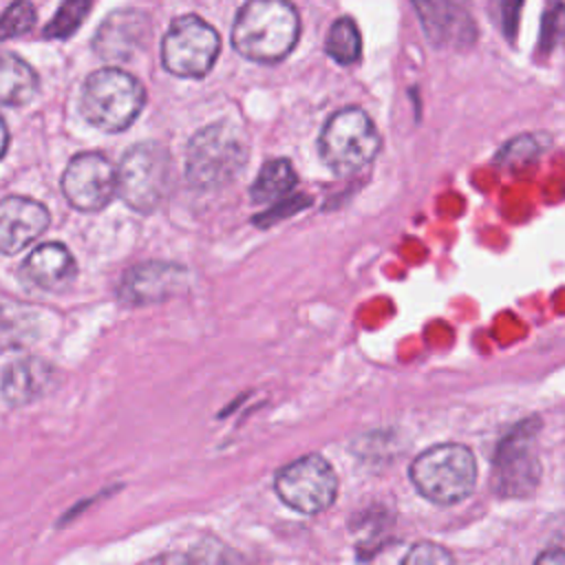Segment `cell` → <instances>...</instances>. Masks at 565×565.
Returning <instances> with one entry per match:
<instances>
[{
    "mask_svg": "<svg viewBox=\"0 0 565 565\" xmlns=\"http://www.w3.org/2000/svg\"><path fill=\"white\" fill-rule=\"evenodd\" d=\"M411 481L433 503L452 505L463 501L477 483V461L461 444H439L415 457Z\"/></svg>",
    "mask_w": 565,
    "mask_h": 565,
    "instance_id": "277c9868",
    "label": "cell"
},
{
    "mask_svg": "<svg viewBox=\"0 0 565 565\" xmlns=\"http://www.w3.org/2000/svg\"><path fill=\"white\" fill-rule=\"evenodd\" d=\"M188 280L185 267L177 263H139L119 282V300L126 305H150L174 296Z\"/></svg>",
    "mask_w": 565,
    "mask_h": 565,
    "instance_id": "30bf717a",
    "label": "cell"
},
{
    "mask_svg": "<svg viewBox=\"0 0 565 565\" xmlns=\"http://www.w3.org/2000/svg\"><path fill=\"white\" fill-rule=\"evenodd\" d=\"M550 146V137L534 132V135H521L516 139H512L501 152H499V163L510 166V168H519L525 166L534 159L541 157V152Z\"/></svg>",
    "mask_w": 565,
    "mask_h": 565,
    "instance_id": "ffe728a7",
    "label": "cell"
},
{
    "mask_svg": "<svg viewBox=\"0 0 565 565\" xmlns=\"http://www.w3.org/2000/svg\"><path fill=\"white\" fill-rule=\"evenodd\" d=\"M49 225L42 203L26 196H4L0 203V249L15 254L33 243Z\"/></svg>",
    "mask_w": 565,
    "mask_h": 565,
    "instance_id": "4fadbf2b",
    "label": "cell"
},
{
    "mask_svg": "<svg viewBox=\"0 0 565 565\" xmlns=\"http://www.w3.org/2000/svg\"><path fill=\"white\" fill-rule=\"evenodd\" d=\"M33 22H35V7L31 2H13L2 15V24H0L2 38L9 40L15 35H22L33 26Z\"/></svg>",
    "mask_w": 565,
    "mask_h": 565,
    "instance_id": "7402d4cb",
    "label": "cell"
},
{
    "mask_svg": "<svg viewBox=\"0 0 565 565\" xmlns=\"http://www.w3.org/2000/svg\"><path fill=\"white\" fill-rule=\"evenodd\" d=\"M296 185V172L287 159H269L258 170L256 181L252 183V199L256 203H271L289 194Z\"/></svg>",
    "mask_w": 565,
    "mask_h": 565,
    "instance_id": "ac0fdd59",
    "label": "cell"
},
{
    "mask_svg": "<svg viewBox=\"0 0 565 565\" xmlns=\"http://www.w3.org/2000/svg\"><path fill=\"white\" fill-rule=\"evenodd\" d=\"M119 190L128 207L141 214L154 212L172 185V159L170 152L157 141H141L130 146L117 168Z\"/></svg>",
    "mask_w": 565,
    "mask_h": 565,
    "instance_id": "5b68a950",
    "label": "cell"
},
{
    "mask_svg": "<svg viewBox=\"0 0 565 565\" xmlns=\"http://www.w3.org/2000/svg\"><path fill=\"white\" fill-rule=\"evenodd\" d=\"M90 11V2L84 0H71L64 2L55 18L44 26V38H68L84 20V15Z\"/></svg>",
    "mask_w": 565,
    "mask_h": 565,
    "instance_id": "44dd1931",
    "label": "cell"
},
{
    "mask_svg": "<svg viewBox=\"0 0 565 565\" xmlns=\"http://www.w3.org/2000/svg\"><path fill=\"white\" fill-rule=\"evenodd\" d=\"M146 90L141 82L121 68H99L84 82L79 110L84 119L106 132H119L141 113Z\"/></svg>",
    "mask_w": 565,
    "mask_h": 565,
    "instance_id": "3957f363",
    "label": "cell"
},
{
    "mask_svg": "<svg viewBox=\"0 0 565 565\" xmlns=\"http://www.w3.org/2000/svg\"><path fill=\"white\" fill-rule=\"evenodd\" d=\"M300 20L282 0H254L238 9L232 26L234 49L252 62H278L296 44Z\"/></svg>",
    "mask_w": 565,
    "mask_h": 565,
    "instance_id": "6da1fadb",
    "label": "cell"
},
{
    "mask_svg": "<svg viewBox=\"0 0 565 565\" xmlns=\"http://www.w3.org/2000/svg\"><path fill=\"white\" fill-rule=\"evenodd\" d=\"M534 565H565V550H558V547L545 550V552L536 558Z\"/></svg>",
    "mask_w": 565,
    "mask_h": 565,
    "instance_id": "d4e9b609",
    "label": "cell"
},
{
    "mask_svg": "<svg viewBox=\"0 0 565 565\" xmlns=\"http://www.w3.org/2000/svg\"><path fill=\"white\" fill-rule=\"evenodd\" d=\"M428 40L437 46H466L475 40V24L463 7L452 2H415Z\"/></svg>",
    "mask_w": 565,
    "mask_h": 565,
    "instance_id": "9a60e30c",
    "label": "cell"
},
{
    "mask_svg": "<svg viewBox=\"0 0 565 565\" xmlns=\"http://www.w3.org/2000/svg\"><path fill=\"white\" fill-rule=\"evenodd\" d=\"M55 384V369L40 358H20L2 371V397L7 404L24 406L46 395Z\"/></svg>",
    "mask_w": 565,
    "mask_h": 565,
    "instance_id": "2e32d148",
    "label": "cell"
},
{
    "mask_svg": "<svg viewBox=\"0 0 565 565\" xmlns=\"http://www.w3.org/2000/svg\"><path fill=\"white\" fill-rule=\"evenodd\" d=\"M324 49L329 57L335 60L338 64H353L360 57V49H362L358 24L347 15L338 18L329 29Z\"/></svg>",
    "mask_w": 565,
    "mask_h": 565,
    "instance_id": "d6986e66",
    "label": "cell"
},
{
    "mask_svg": "<svg viewBox=\"0 0 565 565\" xmlns=\"http://www.w3.org/2000/svg\"><path fill=\"white\" fill-rule=\"evenodd\" d=\"M218 565H249V563H247V558H245L243 554H238V552H225V554L221 556Z\"/></svg>",
    "mask_w": 565,
    "mask_h": 565,
    "instance_id": "4316f807",
    "label": "cell"
},
{
    "mask_svg": "<svg viewBox=\"0 0 565 565\" xmlns=\"http://www.w3.org/2000/svg\"><path fill=\"white\" fill-rule=\"evenodd\" d=\"M221 51L218 33L199 15L172 20L161 42V62L177 77H203Z\"/></svg>",
    "mask_w": 565,
    "mask_h": 565,
    "instance_id": "52a82bcc",
    "label": "cell"
},
{
    "mask_svg": "<svg viewBox=\"0 0 565 565\" xmlns=\"http://www.w3.org/2000/svg\"><path fill=\"white\" fill-rule=\"evenodd\" d=\"M318 148L322 161L335 174L351 177L375 159L380 135L362 108L349 106L329 117L320 132Z\"/></svg>",
    "mask_w": 565,
    "mask_h": 565,
    "instance_id": "8992f818",
    "label": "cell"
},
{
    "mask_svg": "<svg viewBox=\"0 0 565 565\" xmlns=\"http://www.w3.org/2000/svg\"><path fill=\"white\" fill-rule=\"evenodd\" d=\"M75 274V258L62 243H42L22 263V276L44 291L68 289Z\"/></svg>",
    "mask_w": 565,
    "mask_h": 565,
    "instance_id": "5bb4252c",
    "label": "cell"
},
{
    "mask_svg": "<svg viewBox=\"0 0 565 565\" xmlns=\"http://www.w3.org/2000/svg\"><path fill=\"white\" fill-rule=\"evenodd\" d=\"M38 90V75L13 53H4L0 62V102L4 106H22Z\"/></svg>",
    "mask_w": 565,
    "mask_h": 565,
    "instance_id": "e0dca14e",
    "label": "cell"
},
{
    "mask_svg": "<svg viewBox=\"0 0 565 565\" xmlns=\"http://www.w3.org/2000/svg\"><path fill=\"white\" fill-rule=\"evenodd\" d=\"M563 33H565V7L556 4L543 18V35H541L543 49H550L552 44H556L563 38Z\"/></svg>",
    "mask_w": 565,
    "mask_h": 565,
    "instance_id": "cb8c5ba5",
    "label": "cell"
},
{
    "mask_svg": "<svg viewBox=\"0 0 565 565\" xmlns=\"http://www.w3.org/2000/svg\"><path fill=\"white\" fill-rule=\"evenodd\" d=\"M539 463L530 450V437L521 426L510 435L494 459V488L501 497H525L536 488Z\"/></svg>",
    "mask_w": 565,
    "mask_h": 565,
    "instance_id": "8fae6325",
    "label": "cell"
},
{
    "mask_svg": "<svg viewBox=\"0 0 565 565\" xmlns=\"http://www.w3.org/2000/svg\"><path fill=\"white\" fill-rule=\"evenodd\" d=\"M402 565H457V563L446 547L430 541H422L406 552Z\"/></svg>",
    "mask_w": 565,
    "mask_h": 565,
    "instance_id": "603a6c76",
    "label": "cell"
},
{
    "mask_svg": "<svg viewBox=\"0 0 565 565\" xmlns=\"http://www.w3.org/2000/svg\"><path fill=\"white\" fill-rule=\"evenodd\" d=\"M276 494L302 514L324 512L338 497V477L320 455H305L278 470Z\"/></svg>",
    "mask_w": 565,
    "mask_h": 565,
    "instance_id": "ba28073f",
    "label": "cell"
},
{
    "mask_svg": "<svg viewBox=\"0 0 565 565\" xmlns=\"http://www.w3.org/2000/svg\"><path fill=\"white\" fill-rule=\"evenodd\" d=\"M154 565H194V563L188 556H181V554H166Z\"/></svg>",
    "mask_w": 565,
    "mask_h": 565,
    "instance_id": "484cf974",
    "label": "cell"
},
{
    "mask_svg": "<svg viewBox=\"0 0 565 565\" xmlns=\"http://www.w3.org/2000/svg\"><path fill=\"white\" fill-rule=\"evenodd\" d=\"M150 24L148 15L137 9L113 11L97 29L93 38V49L102 60L121 62L130 60L148 42Z\"/></svg>",
    "mask_w": 565,
    "mask_h": 565,
    "instance_id": "7c38bea8",
    "label": "cell"
},
{
    "mask_svg": "<svg viewBox=\"0 0 565 565\" xmlns=\"http://www.w3.org/2000/svg\"><path fill=\"white\" fill-rule=\"evenodd\" d=\"M247 161V143L230 124H210L192 135L185 148V179L196 190L230 183Z\"/></svg>",
    "mask_w": 565,
    "mask_h": 565,
    "instance_id": "7a4b0ae2",
    "label": "cell"
},
{
    "mask_svg": "<svg viewBox=\"0 0 565 565\" xmlns=\"http://www.w3.org/2000/svg\"><path fill=\"white\" fill-rule=\"evenodd\" d=\"M117 190V168L99 152L75 154L62 174V192L66 201L82 212L106 207Z\"/></svg>",
    "mask_w": 565,
    "mask_h": 565,
    "instance_id": "9c48e42d",
    "label": "cell"
}]
</instances>
